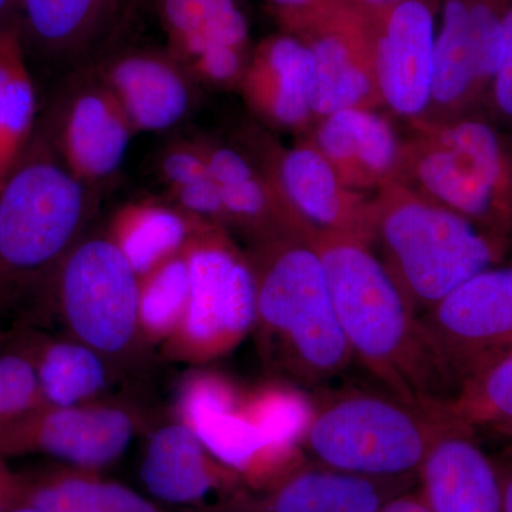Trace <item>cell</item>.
Segmentation results:
<instances>
[{"label": "cell", "mask_w": 512, "mask_h": 512, "mask_svg": "<svg viewBox=\"0 0 512 512\" xmlns=\"http://www.w3.org/2000/svg\"><path fill=\"white\" fill-rule=\"evenodd\" d=\"M318 251L353 359L386 392L433 406L450 397L420 315L377 258L372 245L352 235L315 231Z\"/></svg>", "instance_id": "1"}, {"label": "cell", "mask_w": 512, "mask_h": 512, "mask_svg": "<svg viewBox=\"0 0 512 512\" xmlns=\"http://www.w3.org/2000/svg\"><path fill=\"white\" fill-rule=\"evenodd\" d=\"M96 192L69 173L37 121L0 190V318H45L53 279L87 234Z\"/></svg>", "instance_id": "2"}, {"label": "cell", "mask_w": 512, "mask_h": 512, "mask_svg": "<svg viewBox=\"0 0 512 512\" xmlns=\"http://www.w3.org/2000/svg\"><path fill=\"white\" fill-rule=\"evenodd\" d=\"M255 282L256 345L266 366L301 386H318L353 362L325 266L308 238L285 235L247 249Z\"/></svg>", "instance_id": "3"}, {"label": "cell", "mask_w": 512, "mask_h": 512, "mask_svg": "<svg viewBox=\"0 0 512 512\" xmlns=\"http://www.w3.org/2000/svg\"><path fill=\"white\" fill-rule=\"evenodd\" d=\"M372 247L404 298L423 315L468 278L500 265L511 242L494 237L399 181L370 200Z\"/></svg>", "instance_id": "4"}, {"label": "cell", "mask_w": 512, "mask_h": 512, "mask_svg": "<svg viewBox=\"0 0 512 512\" xmlns=\"http://www.w3.org/2000/svg\"><path fill=\"white\" fill-rule=\"evenodd\" d=\"M399 183L512 241V141L483 113L412 123Z\"/></svg>", "instance_id": "5"}, {"label": "cell", "mask_w": 512, "mask_h": 512, "mask_svg": "<svg viewBox=\"0 0 512 512\" xmlns=\"http://www.w3.org/2000/svg\"><path fill=\"white\" fill-rule=\"evenodd\" d=\"M447 419L443 402L348 390L316 403L299 439L320 466L366 477L417 476Z\"/></svg>", "instance_id": "6"}, {"label": "cell", "mask_w": 512, "mask_h": 512, "mask_svg": "<svg viewBox=\"0 0 512 512\" xmlns=\"http://www.w3.org/2000/svg\"><path fill=\"white\" fill-rule=\"evenodd\" d=\"M53 316L114 373L151 350L140 330V276L106 231L84 235L64 258L47 298L46 318Z\"/></svg>", "instance_id": "7"}, {"label": "cell", "mask_w": 512, "mask_h": 512, "mask_svg": "<svg viewBox=\"0 0 512 512\" xmlns=\"http://www.w3.org/2000/svg\"><path fill=\"white\" fill-rule=\"evenodd\" d=\"M191 295L180 328L160 348L171 363L204 366L229 355L254 329L255 282L247 251L208 225L185 248Z\"/></svg>", "instance_id": "8"}, {"label": "cell", "mask_w": 512, "mask_h": 512, "mask_svg": "<svg viewBox=\"0 0 512 512\" xmlns=\"http://www.w3.org/2000/svg\"><path fill=\"white\" fill-rule=\"evenodd\" d=\"M420 318L451 397L512 352V265L471 276Z\"/></svg>", "instance_id": "9"}, {"label": "cell", "mask_w": 512, "mask_h": 512, "mask_svg": "<svg viewBox=\"0 0 512 512\" xmlns=\"http://www.w3.org/2000/svg\"><path fill=\"white\" fill-rule=\"evenodd\" d=\"M508 0H446L434 43L433 87L423 120L483 113L503 53Z\"/></svg>", "instance_id": "10"}, {"label": "cell", "mask_w": 512, "mask_h": 512, "mask_svg": "<svg viewBox=\"0 0 512 512\" xmlns=\"http://www.w3.org/2000/svg\"><path fill=\"white\" fill-rule=\"evenodd\" d=\"M138 426V414L119 403L37 407L0 427V456L42 454L66 466L101 471L123 456Z\"/></svg>", "instance_id": "11"}, {"label": "cell", "mask_w": 512, "mask_h": 512, "mask_svg": "<svg viewBox=\"0 0 512 512\" xmlns=\"http://www.w3.org/2000/svg\"><path fill=\"white\" fill-rule=\"evenodd\" d=\"M69 79L39 123L64 167L96 192L119 173L136 131L94 69Z\"/></svg>", "instance_id": "12"}, {"label": "cell", "mask_w": 512, "mask_h": 512, "mask_svg": "<svg viewBox=\"0 0 512 512\" xmlns=\"http://www.w3.org/2000/svg\"><path fill=\"white\" fill-rule=\"evenodd\" d=\"M143 0H22L18 26L26 53L67 76L93 69L124 47Z\"/></svg>", "instance_id": "13"}, {"label": "cell", "mask_w": 512, "mask_h": 512, "mask_svg": "<svg viewBox=\"0 0 512 512\" xmlns=\"http://www.w3.org/2000/svg\"><path fill=\"white\" fill-rule=\"evenodd\" d=\"M285 32L299 37L312 53L315 123L336 111L382 106L362 10L348 2L333 3L303 16Z\"/></svg>", "instance_id": "14"}, {"label": "cell", "mask_w": 512, "mask_h": 512, "mask_svg": "<svg viewBox=\"0 0 512 512\" xmlns=\"http://www.w3.org/2000/svg\"><path fill=\"white\" fill-rule=\"evenodd\" d=\"M363 13L373 79L382 106L412 123L426 119L436 43L429 0H409Z\"/></svg>", "instance_id": "15"}, {"label": "cell", "mask_w": 512, "mask_h": 512, "mask_svg": "<svg viewBox=\"0 0 512 512\" xmlns=\"http://www.w3.org/2000/svg\"><path fill=\"white\" fill-rule=\"evenodd\" d=\"M417 476H357L315 463H298L259 490L222 495L217 503L184 512H380L397 494L416 487Z\"/></svg>", "instance_id": "16"}, {"label": "cell", "mask_w": 512, "mask_h": 512, "mask_svg": "<svg viewBox=\"0 0 512 512\" xmlns=\"http://www.w3.org/2000/svg\"><path fill=\"white\" fill-rule=\"evenodd\" d=\"M256 146L254 156L299 220L313 231L352 235L372 245L369 198L343 184L308 138L291 148L259 138Z\"/></svg>", "instance_id": "17"}, {"label": "cell", "mask_w": 512, "mask_h": 512, "mask_svg": "<svg viewBox=\"0 0 512 512\" xmlns=\"http://www.w3.org/2000/svg\"><path fill=\"white\" fill-rule=\"evenodd\" d=\"M93 69L136 134L171 130L197 104L198 83L168 50L124 46Z\"/></svg>", "instance_id": "18"}, {"label": "cell", "mask_w": 512, "mask_h": 512, "mask_svg": "<svg viewBox=\"0 0 512 512\" xmlns=\"http://www.w3.org/2000/svg\"><path fill=\"white\" fill-rule=\"evenodd\" d=\"M447 414L417 473L424 503L430 512H504L493 456L473 427Z\"/></svg>", "instance_id": "19"}, {"label": "cell", "mask_w": 512, "mask_h": 512, "mask_svg": "<svg viewBox=\"0 0 512 512\" xmlns=\"http://www.w3.org/2000/svg\"><path fill=\"white\" fill-rule=\"evenodd\" d=\"M200 141L229 232L237 231L249 245L285 235L312 237L315 231L293 214L258 158L212 138Z\"/></svg>", "instance_id": "20"}, {"label": "cell", "mask_w": 512, "mask_h": 512, "mask_svg": "<svg viewBox=\"0 0 512 512\" xmlns=\"http://www.w3.org/2000/svg\"><path fill=\"white\" fill-rule=\"evenodd\" d=\"M312 82L311 50L284 32L252 50L238 87L249 110L268 126L308 133L315 124Z\"/></svg>", "instance_id": "21"}, {"label": "cell", "mask_w": 512, "mask_h": 512, "mask_svg": "<svg viewBox=\"0 0 512 512\" xmlns=\"http://www.w3.org/2000/svg\"><path fill=\"white\" fill-rule=\"evenodd\" d=\"M140 477L157 501L183 505L184 510L205 504L212 493L222 497L247 488L241 474L215 457L180 420L154 431L144 451Z\"/></svg>", "instance_id": "22"}, {"label": "cell", "mask_w": 512, "mask_h": 512, "mask_svg": "<svg viewBox=\"0 0 512 512\" xmlns=\"http://www.w3.org/2000/svg\"><path fill=\"white\" fill-rule=\"evenodd\" d=\"M309 141L343 184L363 192L399 180L403 140L376 109H346L313 124Z\"/></svg>", "instance_id": "23"}, {"label": "cell", "mask_w": 512, "mask_h": 512, "mask_svg": "<svg viewBox=\"0 0 512 512\" xmlns=\"http://www.w3.org/2000/svg\"><path fill=\"white\" fill-rule=\"evenodd\" d=\"M168 52L191 74L218 72L249 55V25L237 0H157Z\"/></svg>", "instance_id": "24"}, {"label": "cell", "mask_w": 512, "mask_h": 512, "mask_svg": "<svg viewBox=\"0 0 512 512\" xmlns=\"http://www.w3.org/2000/svg\"><path fill=\"white\" fill-rule=\"evenodd\" d=\"M16 338L32 357L42 407L97 402L113 379L109 363L96 350L70 336L52 338L23 329Z\"/></svg>", "instance_id": "25"}, {"label": "cell", "mask_w": 512, "mask_h": 512, "mask_svg": "<svg viewBox=\"0 0 512 512\" xmlns=\"http://www.w3.org/2000/svg\"><path fill=\"white\" fill-rule=\"evenodd\" d=\"M208 225L214 224L185 214L168 200L146 198L114 212L106 234L141 278L181 254Z\"/></svg>", "instance_id": "26"}, {"label": "cell", "mask_w": 512, "mask_h": 512, "mask_svg": "<svg viewBox=\"0 0 512 512\" xmlns=\"http://www.w3.org/2000/svg\"><path fill=\"white\" fill-rule=\"evenodd\" d=\"M37 126L35 83L18 26L0 30V190L28 150Z\"/></svg>", "instance_id": "27"}, {"label": "cell", "mask_w": 512, "mask_h": 512, "mask_svg": "<svg viewBox=\"0 0 512 512\" xmlns=\"http://www.w3.org/2000/svg\"><path fill=\"white\" fill-rule=\"evenodd\" d=\"M28 478V501L42 512H167L100 471L60 466Z\"/></svg>", "instance_id": "28"}, {"label": "cell", "mask_w": 512, "mask_h": 512, "mask_svg": "<svg viewBox=\"0 0 512 512\" xmlns=\"http://www.w3.org/2000/svg\"><path fill=\"white\" fill-rule=\"evenodd\" d=\"M191 295L185 249L140 278V330L150 349L158 348L180 328Z\"/></svg>", "instance_id": "29"}, {"label": "cell", "mask_w": 512, "mask_h": 512, "mask_svg": "<svg viewBox=\"0 0 512 512\" xmlns=\"http://www.w3.org/2000/svg\"><path fill=\"white\" fill-rule=\"evenodd\" d=\"M444 409L480 433L512 441V352L463 384Z\"/></svg>", "instance_id": "30"}, {"label": "cell", "mask_w": 512, "mask_h": 512, "mask_svg": "<svg viewBox=\"0 0 512 512\" xmlns=\"http://www.w3.org/2000/svg\"><path fill=\"white\" fill-rule=\"evenodd\" d=\"M42 407L35 366L28 350L10 333L0 353V427Z\"/></svg>", "instance_id": "31"}, {"label": "cell", "mask_w": 512, "mask_h": 512, "mask_svg": "<svg viewBox=\"0 0 512 512\" xmlns=\"http://www.w3.org/2000/svg\"><path fill=\"white\" fill-rule=\"evenodd\" d=\"M158 174L167 185V190L211 177L210 165L200 138L177 141L165 148L158 158Z\"/></svg>", "instance_id": "32"}, {"label": "cell", "mask_w": 512, "mask_h": 512, "mask_svg": "<svg viewBox=\"0 0 512 512\" xmlns=\"http://www.w3.org/2000/svg\"><path fill=\"white\" fill-rule=\"evenodd\" d=\"M487 109L498 123L512 130V0H508L505 10L503 53L488 96Z\"/></svg>", "instance_id": "33"}, {"label": "cell", "mask_w": 512, "mask_h": 512, "mask_svg": "<svg viewBox=\"0 0 512 512\" xmlns=\"http://www.w3.org/2000/svg\"><path fill=\"white\" fill-rule=\"evenodd\" d=\"M28 501V478L9 466L8 458L0 456V512Z\"/></svg>", "instance_id": "34"}, {"label": "cell", "mask_w": 512, "mask_h": 512, "mask_svg": "<svg viewBox=\"0 0 512 512\" xmlns=\"http://www.w3.org/2000/svg\"><path fill=\"white\" fill-rule=\"evenodd\" d=\"M338 2H346V0H269V5L282 28L286 30L303 16Z\"/></svg>", "instance_id": "35"}, {"label": "cell", "mask_w": 512, "mask_h": 512, "mask_svg": "<svg viewBox=\"0 0 512 512\" xmlns=\"http://www.w3.org/2000/svg\"><path fill=\"white\" fill-rule=\"evenodd\" d=\"M495 468L500 478L504 512H512V441L503 450L493 454Z\"/></svg>", "instance_id": "36"}, {"label": "cell", "mask_w": 512, "mask_h": 512, "mask_svg": "<svg viewBox=\"0 0 512 512\" xmlns=\"http://www.w3.org/2000/svg\"><path fill=\"white\" fill-rule=\"evenodd\" d=\"M380 512H430L419 488L413 487L393 497Z\"/></svg>", "instance_id": "37"}, {"label": "cell", "mask_w": 512, "mask_h": 512, "mask_svg": "<svg viewBox=\"0 0 512 512\" xmlns=\"http://www.w3.org/2000/svg\"><path fill=\"white\" fill-rule=\"evenodd\" d=\"M22 0H0V30L16 25Z\"/></svg>", "instance_id": "38"}, {"label": "cell", "mask_w": 512, "mask_h": 512, "mask_svg": "<svg viewBox=\"0 0 512 512\" xmlns=\"http://www.w3.org/2000/svg\"><path fill=\"white\" fill-rule=\"evenodd\" d=\"M350 5L362 10V12L370 13L377 10L392 8L399 3L409 2V0H346Z\"/></svg>", "instance_id": "39"}, {"label": "cell", "mask_w": 512, "mask_h": 512, "mask_svg": "<svg viewBox=\"0 0 512 512\" xmlns=\"http://www.w3.org/2000/svg\"><path fill=\"white\" fill-rule=\"evenodd\" d=\"M8 512H42V511H40L39 508L36 507V505L29 503V501H25V503L18 505V507L12 508V510H10Z\"/></svg>", "instance_id": "40"}, {"label": "cell", "mask_w": 512, "mask_h": 512, "mask_svg": "<svg viewBox=\"0 0 512 512\" xmlns=\"http://www.w3.org/2000/svg\"><path fill=\"white\" fill-rule=\"evenodd\" d=\"M9 336H10V333L0 332V353H2L3 349H5L6 345H8Z\"/></svg>", "instance_id": "41"}]
</instances>
